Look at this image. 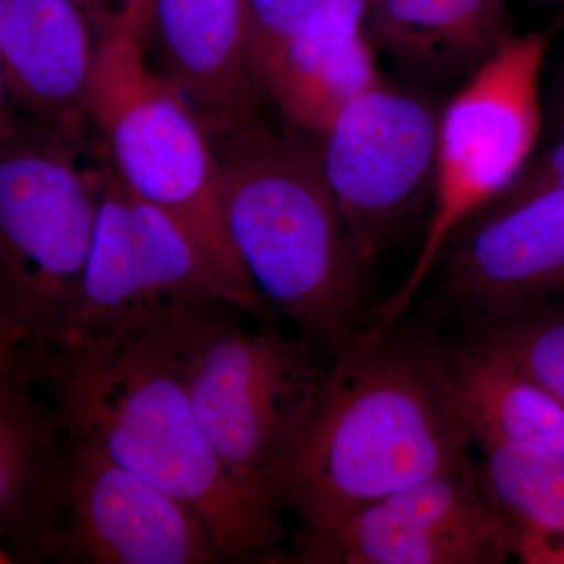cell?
Segmentation results:
<instances>
[{"mask_svg": "<svg viewBox=\"0 0 564 564\" xmlns=\"http://www.w3.org/2000/svg\"><path fill=\"white\" fill-rule=\"evenodd\" d=\"M35 388V375L22 356L0 348L2 562L20 544L29 505L62 437L54 408L41 402Z\"/></svg>", "mask_w": 564, "mask_h": 564, "instance_id": "d6986e66", "label": "cell"}, {"mask_svg": "<svg viewBox=\"0 0 564 564\" xmlns=\"http://www.w3.org/2000/svg\"><path fill=\"white\" fill-rule=\"evenodd\" d=\"M552 33H511L445 107L421 248L399 288L372 306L364 333L383 334L406 318L456 234L529 165L540 135V79Z\"/></svg>", "mask_w": 564, "mask_h": 564, "instance_id": "8992f818", "label": "cell"}, {"mask_svg": "<svg viewBox=\"0 0 564 564\" xmlns=\"http://www.w3.org/2000/svg\"><path fill=\"white\" fill-rule=\"evenodd\" d=\"M220 162L226 228L265 302L334 355L367 321V273L317 155L265 131Z\"/></svg>", "mask_w": 564, "mask_h": 564, "instance_id": "3957f363", "label": "cell"}, {"mask_svg": "<svg viewBox=\"0 0 564 564\" xmlns=\"http://www.w3.org/2000/svg\"><path fill=\"white\" fill-rule=\"evenodd\" d=\"M96 46L87 0H0L3 87L55 133L69 137L88 117Z\"/></svg>", "mask_w": 564, "mask_h": 564, "instance_id": "4fadbf2b", "label": "cell"}, {"mask_svg": "<svg viewBox=\"0 0 564 564\" xmlns=\"http://www.w3.org/2000/svg\"><path fill=\"white\" fill-rule=\"evenodd\" d=\"M99 172L68 151L10 140L0 158V345L50 348L69 333L98 220Z\"/></svg>", "mask_w": 564, "mask_h": 564, "instance_id": "52a82bcc", "label": "cell"}, {"mask_svg": "<svg viewBox=\"0 0 564 564\" xmlns=\"http://www.w3.org/2000/svg\"><path fill=\"white\" fill-rule=\"evenodd\" d=\"M364 29L399 65L434 79L473 76L511 35L507 0H372Z\"/></svg>", "mask_w": 564, "mask_h": 564, "instance_id": "5bb4252c", "label": "cell"}, {"mask_svg": "<svg viewBox=\"0 0 564 564\" xmlns=\"http://www.w3.org/2000/svg\"><path fill=\"white\" fill-rule=\"evenodd\" d=\"M448 384L475 440L536 445L564 456V403L500 352L464 337L444 347Z\"/></svg>", "mask_w": 564, "mask_h": 564, "instance_id": "2e32d148", "label": "cell"}, {"mask_svg": "<svg viewBox=\"0 0 564 564\" xmlns=\"http://www.w3.org/2000/svg\"><path fill=\"white\" fill-rule=\"evenodd\" d=\"M518 547L494 538L433 529L381 500L323 529H303L285 549L296 564H497Z\"/></svg>", "mask_w": 564, "mask_h": 564, "instance_id": "9a60e30c", "label": "cell"}, {"mask_svg": "<svg viewBox=\"0 0 564 564\" xmlns=\"http://www.w3.org/2000/svg\"><path fill=\"white\" fill-rule=\"evenodd\" d=\"M195 296L226 300L252 314L242 293L191 236L166 212L137 195L107 159L99 170L90 258L62 344L90 339L133 315Z\"/></svg>", "mask_w": 564, "mask_h": 564, "instance_id": "9c48e42d", "label": "cell"}, {"mask_svg": "<svg viewBox=\"0 0 564 564\" xmlns=\"http://www.w3.org/2000/svg\"><path fill=\"white\" fill-rule=\"evenodd\" d=\"M234 310L240 307L195 296L163 304L151 315L226 469L274 500V477L302 432L326 370L306 334L247 333Z\"/></svg>", "mask_w": 564, "mask_h": 564, "instance_id": "277c9868", "label": "cell"}, {"mask_svg": "<svg viewBox=\"0 0 564 564\" xmlns=\"http://www.w3.org/2000/svg\"><path fill=\"white\" fill-rule=\"evenodd\" d=\"M28 358L63 432L188 508L220 562L284 563L281 508L226 469L151 311Z\"/></svg>", "mask_w": 564, "mask_h": 564, "instance_id": "6da1fadb", "label": "cell"}, {"mask_svg": "<svg viewBox=\"0 0 564 564\" xmlns=\"http://www.w3.org/2000/svg\"><path fill=\"white\" fill-rule=\"evenodd\" d=\"M444 347L432 329L403 321L359 332L334 352L274 477L278 507L303 529H323L404 486L474 466Z\"/></svg>", "mask_w": 564, "mask_h": 564, "instance_id": "7a4b0ae2", "label": "cell"}, {"mask_svg": "<svg viewBox=\"0 0 564 564\" xmlns=\"http://www.w3.org/2000/svg\"><path fill=\"white\" fill-rule=\"evenodd\" d=\"M564 403V296L467 329Z\"/></svg>", "mask_w": 564, "mask_h": 564, "instance_id": "ffe728a7", "label": "cell"}, {"mask_svg": "<svg viewBox=\"0 0 564 564\" xmlns=\"http://www.w3.org/2000/svg\"><path fill=\"white\" fill-rule=\"evenodd\" d=\"M437 267V299L467 329L560 295L564 188L485 207L456 234Z\"/></svg>", "mask_w": 564, "mask_h": 564, "instance_id": "8fae6325", "label": "cell"}, {"mask_svg": "<svg viewBox=\"0 0 564 564\" xmlns=\"http://www.w3.org/2000/svg\"><path fill=\"white\" fill-rule=\"evenodd\" d=\"M6 562L206 564L220 558L188 508L98 445L62 429L20 544Z\"/></svg>", "mask_w": 564, "mask_h": 564, "instance_id": "ba28073f", "label": "cell"}, {"mask_svg": "<svg viewBox=\"0 0 564 564\" xmlns=\"http://www.w3.org/2000/svg\"><path fill=\"white\" fill-rule=\"evenodd\" d=\"M263 95L300 131L325 135L345 107L380 85L366 32L292 41L259 74Z\"/></svg>", "mask_w": 564, "mask_h": 564, "instance_id": "e0dca14e", "label": "cell"}, {"mask_svg": "<svg viewBox=\"0 0 564 564\" xmlns=\"http://www.w3.org/2000/svg\"><path fill=\"white\" fill-rule=\"evenodd\" d=\"M87 107L121 180L166 212L242 293L252 315L265 317V299L223 218L220 162L210 137L180 93L148 65L139 36L98 32Z\"/></svg>", "mask_w": 564, "mask_h": 564, "instance_id": "5b68a950", "label": "cell"}, {"mask_svg": "<svg viewBox=\"0 0 564 564\" xmlns=\"http://www.w3.org/2000/svg\"><path fill=\"white\" fill-rule=\"evenodd\" d=\"M478 484L519 536V558L564 564V456L500 440H475Z\"/></svg>", "mask_w": 564, "mask_h": 564, "instance_id": "ac0fdd59", "label": "cell"}, {"mask_svg": "<svg viewBox=\"0 0 564 564\" xmlns=\"http://www.w3.org/2000/svg\"><path fill=\"white\" fill-rule=\"evenodd\" d=\"M96 32L126 31L147 36L154 0H87Z\"/></svg>", "mask_w": 564, "mask_h": 564, "instance_id": "603a6c76", "label": "cell"}, {"mask_svg": "<svg viewBox=\"0 0 564 564\" xmlns=\"http://www.w3.org/2000/svg\"><path fill=\"white\" fill-rule=\"evenodd\" d=\"M245 3L250 18L252 62L259 79L274 52L292 41L364 31L370 0H245Z\"/></svg>", "mask_w": 564, "mask_h": 564, "instance_id": "44dd1931", "label": "cell"}, {"mask_svg": "<svg viewBox=\"0 0 564 564\" xmlns=\"http://www.w3.org/2000/svg\"><path fill=\"white\" fill-rule=\"evenodd\" d=\"M440 120L432 104L381 82L322 135L323 176L370 269L433 187Z\"/></svg>", "mask_w": 564, "mask_h": 564, "instance_id": "30bf717a", "label": "cell"}, {"mask_svg": "<svg viewBox=\"0 0 564 564\" xmlns=\"http://www.w3.org/2000/svg\"><path fill=\"white\" fill-rule=\"evenodd\" d=\"M370 2H372V0H370Z\"/></svg>", "mask_w": 564, "mask_h": 564, "instance_id": "d4e9b609", "label": "cell"}, {"mask_svg": "<svg viewBox=\"0 0 564 564\" xmlns=\"http://www.w3.org/2000/svg\"><path fill=\"white\" fill-rule=\"evenodd\" d=\"M143 47L210 139L228 147L262 131L245 0H154Z\"/></svg>", "mask_w": 564, "mask_h": 564, "instance_id": "7c38bea8", "label": "cell"}, {"mask_svg": "<svg viewBox=\"0 0 564 564\" xmlns=\"http://www.w3.org/2000/svg\"><path fill=\"white\" fill-rule=\"evenodd\" d=\"M549 188H564V139L536 161L529 163L513 184L489 206H508Z\"/></svg>", "mask_w": 564, "mask_h": 564, "instance_id": "7402d4cb", "label": "cell"}, {"mask_svg": "<svg viewBox=\"0 0 564 564\" xmlns=\"http://www.w3.org/2000/svg\"><path fill=\"white\" fill-rule=\"evenodd\" d=\"M558 120H560V128H562L563 132H564V91H563L562 102H560Z\"/></svg>", "mask_w": 564, "mask_h": 564, "instance_id": "cb8c5ba5", "label": "cell"}]
</instances>
